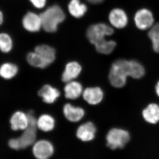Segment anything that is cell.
<instances>
[{"label": "cell", "instance_id": "1", "mask_svg": "<svg viewBox=\"0 0 159 159\" xmlns=\"http://www.w3.org/2000/svg\"><path fill=\"white\" fill-rule=\"evenodd\" d=\"M40 16L43 29L49 33L56 32L58 25L66 19L64 11L60 6L57 5L48 7L40 14Z\"/></svg>", "mask_w": 159, "mask_h": 159}, {"label": "cell", "instance_id": "2", "mask_svg": "<svg viewBox=\"0 0 159 159\" xmlns=\"http://www.w3.org/2000/svg\"><path fill=\"white\" fill-rule=\"evenodd\" d=\"M130 61L120 59L116 61L112 65L109 79L114 87L121 88L125 85L127 77H130Z\"/></svg>", "mask_w": 159, "mask_h": 159}, {"label": "cell", "instance_id": "3", "mask_svg": "<svg viewBox=\"0 0 159 159\" xmlns=\"http://www.w3.org/2000/svg\"><path fill=\"white\" fill-rule=\"evenodd\" d=\"M130 134L125 129L114 128L107 133L106 136L107 146L112 150L122 149L129 142Z\"/></svg>", "mask_w": 159, "mask_h": 159}, {"label": "cell", "instance_id": "4", "mask_svg": "<svg viewBox=\"0 0 159 159\" xmlns=\"http://www.w3.org/2000/svg\"><path fill=\"white\" fill-rule=\"evenodd\" d=\"M114 29L105 23H100L91 25L86 31V36L90 42L95 45L103 40L105 37L113 34Z\"/></svg>", "mask_w": 159, "mask_h": 159}, {"label": "cell", "instance_id": "5", "mask_svg": "<svg viewBox=\"0 0 159 159\" xmlns=\"http://www.w3.org/2000/svg\"><path fill=\"white\" fill-rule=\"evenodd\" d=\"M134 20L137 28L141 30L149 29L152 27L154 22L152 12L145 8L139 9L137 11Z\"/></svg>", "mask_w": 159, "mask_h": 159}, {"label": "cell", "instance_id": "6", "mask_svg": "<svg viewBox=\"0 0 159 159\" xmlns=\"http://www.w3.org/2000/svg\"><path fill=\"white\" fill-rule=\"evenodd\" d=\"M54 150V147L51 142L42 140L34 143L32 152L37 159H48L53 154Z\"/></svg>", "mask_w": 159, "mask_h": 159}, {"label": "cell", "instance_id": "7", "mask_svg": "<svg viewBox=\"0 0 159 159\" xmlns=\"http://www.w3.org/2000/svg\"><path fill=\"white\" fill-rule=\"evenodd\" d=\"M22 23L24 29L29 32H38L42 28L40 15L31 11H29L24 16Z\"/></svg>", "mask_w": 159, "mask_h": 159}, {"label": "cell", "instance_id": "8", "mask_svg": "<svg viewBox=\"0 0 159 159\" xmlns=\"http://www.w3.org/2000/svg\"><path fill=\"white\" fill-rule=\"evenodd\" d=\"M109 20L111 25L118 29L125 28L128 22V17L126 12L120 8H115L110 12Z\"/></svg>", "mask_w": 159, "mask_h": 159}, {"label": "cell", "instance_id": "9", "mask_svg": "<svg viewBox=\"0 0 159 159\" xmlns=\"http://www.w3.org/2000/svg\"><path fill=\"white\" fill-rule=\"evenodd\" d=\"M97 129L93 123L87 122L78 127L76 132L77 138L82 142H90L93 140Z\"/></svg>", "mask_w": 159, "mask_h": 159}, {"label": "cell", "instance_id": "10", "mask_svg": "<svg viewBox=\"0 0 159 159\" xmlns=\"http://www.w3.org/2000/svg\"><path fill=\"white\" fill-rule=\"evenodd\" d=\"M36 126L29 125L20 137L18 138L20 149H25L34 144L36 138Z\"/></svg>", "mask_w": 159, "mask_h": 159}, {"label": "cell", "instance_id": "11", "mask_svg": "<svg viewBox=\"0 0 159 159\" xmlns=\"http://www.w3.org/2000/svg\"><path fill=\"white\" fill-rule=\"evenodd\" d=\"M82 70L81 66L76 61L67 64L63 73L61 79L63 82L68 83L77 78Z\"/></svg>", "mask_w": 159, "mask_h": 159}, {"label": "cell", "instance_id": "12", "mask_svg": "<svg viewBox=\"0 0 159 159\" xmlns=\"http://www.w3.org/2000/svg\"><path fill=\"white\" fill-rule=\"evenodd\" d=\"M83 97L89 104L96 105L102 101L103 93L99 87L88 88L84 91Z\"/></svg>", "mask_w": 159, "mask_h": 159}, {"label": "cell", "instance_id": "13", "mask_svg": "<svg viewBox=\"0 0 159 159\" xmlns=\"http://www.w3.org/2000/svg\"><path fill=\"white\" fill-rule=\"evenodd\" d=\"M11 127L12 130H25L29 126V119L27 114L17 111L13 114L10 119Z\"/></svg>", "mask_w": 159, "mask_h": 159}, {"label": "cell", "instance_id": "14", "mask_svg": "<svg viewBox=\"0 0 159 159\" xmlns=\"http://www.w3.org/2000/svg\"><path fill=\"white\" fill-rule=\"evenodd\" d=\"M38 95L47 103H54L59 97L60 92L57 89L49 84L44 85L38 92Z\"/></svg>", "mask_w": 159, "mask_h": 159}, {"label": "cell", "instance_id": "15", "mask_svg": "<svg viewBox=\"0 0 159 159\" xmlns=\"http://www.w3.org/2000/svg\"><path fill=\"white\" fill-rule=\"evenodd\" d=\"M63 113L66 119L72 122H78L84 115V111L82 108L74 107L69 103L64 106Z\"/></svg>", "mask_w": 159, "mask_h": 159}, {"label": "cell", "instance_id": "16", "mask_svg": "<svg viewBox=\"0 0 159 159\" xmlns=\"http://www.w3.org/2000/svg\"><path fill=\"white\" fill-rule=\"evenodd\" d=\"M34 51L50 65L54 62L56 58V51L55 49L48 45L42 44L37 46L34 49Z\"/></svg>", "mask_w": 159, "mask_h": 159}, {"label": "cell", "instance_id": "17", "mask_svg": "<svg viewBox=\"0 0 159 159\" xmlns=\"http://www.w3.org/2000/svg\"><path fill=\"white\" fill-rule=\"evenodd\" d=\"M144 119L151 124H156L159 121V106L156 103L149 104L142 111Z\"/></svg>", "mask_w": 159, "mask_h": 159}, {"label": "cell", "instance_id": "18", "mask_svg": "<svg viewBox=\"0 0 159 159\" xmlns=\"http://www.w3.org/2000/svg\"><path fill=\"white\" fill-rule=\"evenodd\" d=\"M70 14L73 17L80 18L87 11V7L85 4L80 2V0H71L68 6Z\"/></svg>", "mask_w": 159, "mask_h": 159}, {"label": "cell", "instance_id": "19", "mask_svg": "<svg viewBox=\"0 0 159 159\" xmlns=\"http://www.w3.org/2000/svg\"><path fill=\"white\" fill-rule=\"evenodd\" d=\"M82 85L77 81L68 82L64 88L65 97L67 99H75L80 97L82 93Z\"/></svg>", "mask_w": 159, "mask_h": 159}, {"label": "cell", "instance_id": "20", "mask_svg": "<svg viewBox=\"0 0 159 159\" xmlns=\"http://www.w3.org/2000/svg\"><path fill=\"white\" fill-rule=\"evenodd\" d=\"M54 125V119L50 115L47 114L42 115L38 119L37 127L43 131L49 132L53 130Z\"/></svg>", "mask_w": 159, "mask_h": 159}, {"label": "cell", "instance_id": "21", "mask_svg": "<svg viewBox=\"0 0 159 159\" xmlns=\"http://www.w3.org/2000/svg\"><path fill=\"white\" fill-rule=\"evenodd\" d=\"M116 43L115 41L103 40L95 45V48L98 53L100 54H110L113 51L116 47Z\"/></svg>", "mask_w": 159, "mask_h": 159}, {"label": "cell", "instance_id": "22", "mask_svg": "<svg viewBox=\"0 0 159 159\" xmlns=\"http://www.w3.org/2000/svg\"><path fill=\"white\" fill-rule=\"evenodd\" d=\"M27 60L30 65L34 67L43 69L49 66L43 58L35 51L30 52L28 54Z\"/></svg>", "mask_w": 159, "mask_h": 159}, {"label": "cell", "instance_id": "23", "mask_svg": "<svg viewBox=\"0 0 159 159\" xmlns=\"http://www.w3.org/2000/svg\"><path fill=\"white\" fill-rule=\"evenodd\" d=\"M18 67L14 64L6 63L3 64L0 69L1 76L5 79H11L17 74Z\"/></svg>", "mask_w": 159, "mask_h": 159}, {"label": "cell", "instance_id": "24", "mask_svg": "<svg viewBox=\"0 0 159 159\" xmlns=\"http://www.w3.org/2000/svg\"><path fill=\"white\" fill-rule=\"evenodd\" d=\"M148 36L152 43L153 51L159 53V23L152 26L148 31Z\"/></svg>", "mask_w": 159, "mask_h": 159}, {"label": "cell", "instance_id": "25", "mask_svg": "<svg viewBox=\"0 0 159 159\" xmlns=\"http://www.w3.org/2000/svg\"><path fill=\"white\" fill-rule=\"evenodd\" d=\"M130 77L134 79H140L144 76L145 70L143 66L136 60H130Z\"/></svg>", "mask_w": 159, "mask_h": 159}, {"label": "cell", "instance_id": "26", "mask_svg": "<svg viewBox=\"0 0 159 159\" xmlns=\"http://www.w3.org/2000/svg\"><path fill=\"white\" fill-rule=\"evenodd\" d=\"M13 46L12 39L9 34L2 33L0 34V48L4 53H8L12 49Z\"/></svg>", "mask_w": 159, "mask_h": 159}, {"label": "cell", "instance_id": "27", "mask_svg": "<svg viewBox=\"0 0 159 159\" xmlns=\"http://www.w3.org/2000/svg\"><path fill=\"white\" fill-rule=\"evenodd\" d=\"M8 145L10 148L14 150H18L20 149V143L18 138L9 140L8 142Z\"/></svg>", "mask_w": 159, "mask_h": 159}, {"label": "cell", "instance_id": "28", "mask_svg": "<svg viewBox=\"0 0 159 159\" xmlns=\"http://www.w3.org/2000/svg\"><path fill=\"white\" fill-rule=\"evenodd\" d=\"M31 4L37 9H42L45 6L47 0H29Z\"/></svg>", "mask_w": 159, "mask_h": 159}, {"label": "cell", "instance_id": "29", "mask_svg": "<svg viewBox=\"0 0 159 159\" xmlns=\"http://www.w3.org/2000/svg\"><path fill=\"white\" fill-rule=\"evenodd\" d=\"M90 3L93 4H100L104 0H87Z\"/></svg>", "mask_w": 159, "mask_h": 159}, {"label": "cell", "instance_id": "30", "mask_svg": "<svg viewBox=\"0 0 159 159\" xmlns=\"http://www.w3.org/2000/svg\"><path fill=\"white\" fill-rule=\"evenodd\" d=\"M156 91L157 96L159 97V81L157 84L156 86Z\"/></svg>", "mask_w": 159, "mask_h": 159}, {"label": "cell", "instance_id": "31", "mask_svg": "<svg viewBox=\"0 0 159 159\" xmlns=\"http://www.w3.org/2000/svg\"><path fill=\"white\" fill-rule=\"evenodd\" d=\"M0 21H1V25H2V23L3 21H4V16H3V13L2 12V11H1V14H0Z\"/></svg>", "mask_w": 159, "mask_h": 159}]
</instances>
